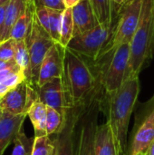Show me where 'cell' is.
Listing matches in <instances>:
<instances>
[{"instance_id": "obj_29", "label": "cell", "mask_w": 154, "mask_h": 155, "mask_svg": "<svg viewBox=\"0 0 154 155\" xmlns=\"http://www.w3.org/2000/svg\"><path fill=\"white\" fill-rule=\"evenodd\" d=\"M20 71H22V70L20 69V67L18 65H15L13 67H9V68L0 71V84H4L10 76H12L14 74L20 72Z\"/></svg>"}, {"instance_id": "obj_33", "label": "cell", "mask_w": 154, "mask_h": 155, "mask_svg": "<svg viewBox=\"0 0 154 155\" xmlns=\"http://www.w3.org/2000/svg\"><path fill=\"white\" fill-rule=\"evenodd\" d=\"M81 1L82 0H64L65 8H73L74 6H75Z\"/></svg>"}, {"instance_id": "obj_27", "label": "cell", "mask_w": 154, "mask_h": 155, "mask_svg": "<svg viewBox=\"0 0 154 155\" xmlns=\"http://www.w3.org/2000/svg\"><path fill=\"white\" fill-rule=\"evenodd\" d=\"M15 40L9 38L0 42V60L10 62L15 61Z\"/></svg>"}, {"instance_id": "obj_10", "label": "cell", "mask_w": 154, "mask_h": 155, "mask_svg": "<svg viewBox=\"0 0 154 155\" xmlns=\"http://www.w3.org/2000/svg\"><path fill=\"white\" fill-rule=\"evenodd\" d=\"M85 110L86 108L75 106L68 109L61 129L53 138L54 143V155H76L75 129Z\"/></svg>"}, {"instance_id": "obj_16", "label": "cell", "mask_w": 154, "mask_h": 155, "mask_svg": "<svg viewBox=\"0 0 154 155\" xmlns=\"http://www.w3.org/2000/svg\"><path fill=\"white\" fill-rule=\"evenodd\" d=\"M95 150L96 155H119L116 150L113 131L107 121L97 127Z\"/></svg>"}, {"instance_id": "obj_14", "label": "cell", "mask_w": 154, "mask_h": 155, "mask_svg": "<svg viewBox=\"0 0 154 155\" xmlns=\"http://www.w3.org/2000/svg\"><path fill=\"white\" fill-rule=\"evenodd\" d=\"M74 37L82 35L99 25L90 0H82L72 8Z\"/></svg>"}, {"instance_id": "obj_34", "label": "cell", "mask_w": 154, "mask_h": 155, "mask_svg": "<svg viewBox=\"0 0 154 155\" xmlns=\"http://www.w3.org/2000/svg\"><path fill=\"white\" fill-rule=\"evenodd\" d=\"M9 91H10V90H9L5 85L0 84V99H1L4 95H5Z\"/></svg>"}, {"instance_id": "obj_17", "label": "cell", "mask_w": 154, "mask_h": 155, "mask_svg": "<svg viewBox=\"0 0 154 155\" xmlns=\"http://www.w3.org/2000/svg\"><path fill=\"white\" fill-rule=\"evenodd\" d=\"M34 13H35L34 3L33 0H28L25 12L17 20V22L15 23L10 33V38H13L15 41L26 38L32 27Z\"/></svg>"}, {"instance_id": "obj_15", "label": "cell", "mask_w": 154, "mask_h": 155, "mask_svg": "<svg viewBox=\"0 0 154 155\" xmlns=\"http://www.w3.org/2000/svg\"><path fill=\"white\" fill-rule=\"evenodd\" d=\"M26 115H13L4 113L0 121V155H3L7 146L11 143H14L19 132L24 128L23 124Z\"/></svg>"}, {"instance_id": "obj_24", "label": "cell", "mask_w": 154, "mask_h": 155, "mask_svg": "<svg viewBox=\"0 0 154 155\" xmlns=\"http://www.w3.org/2000/svg\"><path fill=\"white\" fill-rule=\"evenodd\" d=\"M34 142V137H27L23 128L14 141V149L11 155H32Z\"/></svg>"}, {"instance_id": "obj_21", "label": "cell", "mask_w": 154, "mask_h": 155, "mask_svg": "<svg viewBox=\"0 0 154 155\" xmlns=\"http://www.w3.org/2000/svg\"><path fill=\"white\" fill-rule=\"evenodd\" d=\"M15 61L23 71L25 81L29 84L30 81V55L26 39L15 41Z\"/></svg>"}, {"instance_id": "obj_19", "label": "cell", "mask_w": 154, "mask_h": 155, "mask_svg": "<svg viewBox=\"0 0 154 155\" xmlns=\"http://www.w3.org/2000/svg\"><path fill=\"white\" fill-rule=\"evenodd\" d=\"M27 115L31 120V123L34 130V137H40L46 134V105L43 104L39 99L34 101L30 106Z\"/></svg>"}, {"instance_id": "obj_4", "label": "cell", "mask_w": 154, "mask_h": 155, "mask_svg": "<svg viewBox=\"0 0 154 155\" xmlns=\"http://www.w3.org/2000/svg\"><path fill=\"white\" fill-rule=\"evenodd\" d=\"M130 61V44H124L94 62L104 93L116 91L123 84Z\"/></svg>"}, {"instance_id": "obj_31", "label": "cell", "mask_w": 154, "mask_h": 155, "mask_svg": "<svg viewBox=\"0 0 154 155\" xmlns=\"http://www.w3.org/2000/svg\"><path fill=\"white\" fill-rule=\"evenodd\" d=\"M15 65H17L16 63H15V61L5 62V61H3V60H0V71L5 70V69L9 68V67H13Z\"/></svg>"}, {"instance_id": "obj_1", "label": "cell", "mask_w": 154, "mask_h": 155, "mask_svg": "<svg viewBox=\"0 0 154 155\" xmlns=\"http://www.w3.org/2000/svg\"><path fill=\"white\" fill-rule=\"evenodd\" d=\"M63 80L75 107L85 109L104 94L95 63L69 48L64 50Z\"/></svg>"}, {"instance_id": "obj_38", "label": "cell", "mask_w": 154, "mask_h": 155, "mask_svg": "<svg viewBox=\"0 0 154 155\" xmlns=\"http://www.w3.org/2000/svg\"><path fill=\"white\" fill-rule=\"evenodd\" d=\"M137 155H145V153H139V154Z\"/></svg>"}, {"instance_id": "obj_32", "label": "cell", "mask_w": 154, "mask_h": 155, "mask_svg": "<svg viewBox=\"0 0 154 155\" xmlns=\"http://www.w3.org/2000/svg\"><path fill=\"white\" fill-rule=\"evenodd\" d=\"M129 1H130V0H112V2H113V5H114L116 11H117V13H119L120 9H121L125 4H127Z\"/></svg>"}, {"instance_id": "obj_39", "label": "cell", "mask_w": 154, "mask_h": 155, "mask_svg": "<svg viewBox=\"0 0 154 155\" xmlns=\"http://www.w3.org/2000/svg\"><path fill=\"white\" fill-rule=\"evenodd\" d=\"M153 9H154V0H153Z\"/></svg>"}, {"instance_id": "obj_9", "label": "cell", "mask_w": 154, "mask_h": 155, "mask_svg": "<svg viewBox=\"0 0 154 155\" xmlns=\"http://www.w3.org/2000/svg\"><path fill=\"white\" fill-rule=\"evenodd\" d=\"M103 96V94L95 97L80 118L76 155H96L95 134L98 127L99 113L102 111Z\"/></svg>"}, {"instance_id": "obj_37", "label": "cell", "mask_w": 154, "mask_h": 155, "mask_svg": "<svg viewBox=\"0 0 154 155\" xmlns=\"http://www.w3.org/2000/svg\"><path fill=\"white\" fill-rule=\"evenodd\" d=\"M4 110H3V108L0 106V121H1V119H2V117H3V115H4Z\"/></svg>"}, {"instance_id": "obj_6", "label": "cell", "mask_w": 154, "mask_h": 155, "mask_svg": "<svg viewBox=\"0 0 154 155\" xmlns=\"http://www.w3.org/2000/svg\"><path fill=\"white\" fill-rule=\"evenodd\" d=\"M115 23L112 25L99 24L94 28L73 37L66 48L93 62L98 61L112 39Z\"/></svg>"}, {"instance_id": "obj_22", "label": "cell", "mask_w": 154, "mask_h": 155, "mask_svg": "<svg viewBox=\"0 0 154 155\" xmlns=\"http://www.w3.org/2000/svg\"><path fill=\"white\" fill-rule=\"evenodd\" d=\"M74 37V20L72 15V8H65L62 14L60 40L59 45L66 48L70 41Z\"/></svg>"}, {"instance_id": "obj_23", "label": "cell", "mask_w": 154, "mask_h": 155, "mask_svg": "<svg viewBox=\"0 0 154 155\" xmlns=\"http://www.w3.org/2000/svg\"><path fill=\"white\" fill-rule=\"evenodd\" d=\"M64 121V117L55 109L46 106V134L53 136L61 129Z\"/></svg>"}, {"instance_id": "obj_18", "label": "cell", "mask_w": 154, "mask_h": 155, "mask_svg": "<svg viewBox=\"0 0 154 155\" xmlns=\"http://www.w3.org/2000/svg\"><path fill=\"white\" fill-rule=\"evenodd\" d=\"M27 1L28 0H10L9 1L7 7H6V11H5V25H4V30H3L1 42L10 38V33L14 25L17 22V20L25 12Z\"/></svg>"}, {"instance_id": "obj_28", "label": "cell", "mask_w": 154, "mask_h": 155, "mask_svg": "<svg viewBox=\"0 0 154 155\" xmlns=\"http://www.w3.org/2000/svg\"><path fill=\"white\" fill-rule=\"evenodd\" d=\"M35 6H44L49 9L64 11L65 9L64 0H33Z\"/></svg>"}, {"instance_id": "obj_7", "label": "cell", "mask_w": 154, "mask_h": 155, "mask_svg": "<svg viewBox=\"0 0 154 155\" xmlns=\"http://www.w3.org/2000/svg\"><path fill=\"white\" fill-rule=\"evenodd\" d=\"M142 8L143 0H130L120 9L112 39L101 57L124 44L131 43L140 23Z\"/></svg>"}, {"instance_id": "obj_25", "label": "cell", "mask_w": 154, "mask_h": 155, "mask_svg": "<svg viewBox=\"0 0 154 155\" xmlns=\"http://www.w3.org/2000/svg\"><path fill=\"white\" fill-rule=\"evenodd\" d=\"M54 143L49 135L34 137L32 155H54Z\"/></svg>"}, {"instance_id": "obj_36", "label": "cell", "mask_w": 154, "mask_h": 155, "mask_svg": "<svg viewBox=\"0 0 154 155\" xmlns=\"http://www.w3.org/2000/svg\"><path fill=\"white\" fill-rule=\"evenodd\" d=\"M9 1L10 0H0V6L3 5H5V4L9 3Z\"/></svg>"}, {"instance_id": "obj_5", "label": "cell", "mask_w": 154, "mask_h": 155, "mask_svg": "<svg viewBox=\"0 0 154 155\" xmlns=\"http://www.w3.org/2000/svg\"><path fill=\"white\" fill-rule=\"evenodd\" d=\"M154 140V94L135 110L134 125L125 155L146 153Z\"/></svg>"}, {"instance_id": "obj_26", "label": "cell", "mask_w": 154, "mask_h": 155, "mask_svg": "<svg viewBox=\"0 0 154 155\" xmlns=\"http://www.w3.org/2000/svg\"><path fill=\"white\" fill-rule=\"evenodd\" d=\"M49 30L48 34L51 38L57 44H59L60 40V27H61V19L63 11L49 9Z\"/></svg>"}, {"instance_id": "obj_35", "label": "cell", "mask_w": 154, "mask_h": 155, "mask_svg": "<svg viewBox=\"0 0 154 155\" xmlns=\"http://www.w3.org/2000/svg\"><path fill=\"white\" fill-rule=\"evenodd\" d=\"M145 155H154V140L152 141V143H151V145L149 146Z\"/></svg>"}, {"instance_id": "obj_12", "label": "cell", "mask_w": 154, "mask_h": 155, "mask_svg": "<svg viewBox=\"0 0 154 155\" xmlns=\"http://www.w3.org/2000/svg\"><path fill=\"white\" fill-rule=\"evenodd\" d=\"M37 99L36 90L24 81L0 99V106L5 113L13 115L27 114L30 106Z\"/></svg>"}, {"instance_id": "obj_30", "label": "cell", "mask_w": 154, "mask_h": 155, "mask_svg": "<svg viewBox=\"0 0 154 155\" xmlns=\"http://www.w3.org/2000/svg\"><path fill=\"white\" fill-rule=\"evenodd\" d=\"M7 4L3 5L0 6V42H1V38H2V35H3V30H4V25H5V11H6V7H7Z\"/></svg>"}, {"instance_id": "obj_13", "label": "cell", "mask_w": 154, "mask_h": 155, "mask_svg": "<svg viewBox=\"0 0 154 155\" xmlns=\"http://www.w3.org/2000/svg\"><path fill=\"white\" fill-rule=\"evenodd\" d=\"M64 50L65 48L57 43L49 49L40 68L37 86H41L52 79L63 77Z\"/></svg>"}, {"instance_id": "obj_8", "label": "cell", "mask_w": 154, "mask_h": 155, "mask_svg": "<svg viewBox=\"0 0 154 155\" xmlns=\"http://www.w3.org/2000/svg\"><path fill=\"white\" fill-rule=\"evenodd\" d=\"M26 42L30 55V81L29 84L35 88L37 86L40 68L42 63L49 51L55 44L49 34L41 26L36 19L35 13L31 30L26 36Z\"/></svg>"}, {"instance_id": "obj_20", "label": "cell", "mask_w": 154, "mask_h": 155, "mask_svg": "<svg viewBox=\"0 0 154 155\" xmlns=\"http://www.w3.org/2000/svg\"><path fill=\"white\" fill-rule=\"evenodd\" d=\"M99 24L112 25L116 22L118 13L112 0H90Z\"/></svg>"}, {"instance_id": "obj_3", "label": "cell", "mask_w": 154, "mask_h": 155, "mask_svg": "<svg viewBox=\"0 0 154 155\" xmlns=\"http://www.w3.org/2000/svg\"><path fill=\"white\" fill-rule=\"evenodd\" d=\"M153 56V0H143L140 23L130 43V61L125 79L131 76H139Z\"/></svg>"}, {"instance_id": "obj_11", "label": "cell", "mask_w": 154, "mask_h": 155, "mask_svg": "<svg viewBox=\"0 0 154 155\" xmlns=\"http://www.w3.org/2000/svg\"><path fill=\"white\" fill-rule=\"evenodd\" d=\"M34 89L36 90L38 99L43 104L55 109L64 117H65L68 109L74 106L63 77L52 79Z\"/></svg>"}, {"instance_id": "obj_2", "label": "cell", "mask_w": 154, "mask_h": 155, "mask_svg": "<svg viewBox=\"0 0 154 155\" xmlns=\"http://www.w3.org/2000/svg\"><path fill=\"white\" fill-rule=\"evenodd\" d=\"M139 94V76H131L127 77L116 91L104 93L103 96L102 110L106 114V121L113 131L119 155H125L127 151L130 119L136 106Z\"/></svg>"}]
</instances>
